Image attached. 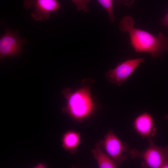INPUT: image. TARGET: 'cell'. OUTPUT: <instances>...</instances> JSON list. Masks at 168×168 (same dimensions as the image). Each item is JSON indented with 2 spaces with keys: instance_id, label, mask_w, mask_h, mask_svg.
<instances>
[{
  "instance_id": "obj_7",
  "label": "cell",
  "mask_w": 168,
  "mask_h": 168,
  "mask_svg": "<svg viewBox=\"0 0 168 168\" xmlns=\"http://www.w3.org/2000/svg\"><path fill=\"white\" fill-rule=\"evenodd\" d=\"M33 6L34 9L31 17L34 21H43L48 19L51 12L60 9V5L57 0H24V7L29 9Z\"/></svg>"
},
{
  "instance_id": "obj_1",
  "label": "cell",
  "mask_w": 168,
  "mask_h": 168,
  "mask_svg": "<svg viewBox=\"0 0 168 168\" xmlns=\"http://www.w3.org/2000/svg\"><path fill=\"white\" fill-rule=\"evenodd\" d=\"M134 21L129 16L123 17L119 25V30L128 33L130 44L136 53L148 52L153 58L168 51V38L160 32L156 36L146 31L134 27Z\"/></svg>"
},
{
  "instance_id": "obj_16",
  "label": "cell",
  "mask_w": 168,
  "mask_h": 168,
  "mask_svg": "<svg viewBox=\"0 0 168 168\" xmlns=\"http://www.w3.org/2000/svg\"><path fill=\"white\" fill-rule=\"evenodd\" d=\"M168 168V162L165 164L163 167L162 168Z\"/></svg>"
},
{
  "instance_id": "obj_9",
  "label": "cell",
  "mask_w": 168,
  "mask_h": 168,
  "mask_svg": "<svg viewBox=\"0 0 168 168\" xmlns=\"http://www.w3.org/2000/svg\"><path fill=\"white\" fill-rule=\"evenodd\" d=\"M62 147L72 154H75L81 142L80 133L73 130H68L64 133L61 139Z\"/></svg>"
},
{
  "instance_id": "obj_2",
  "label": "cell",
  "mask_w": 168,
  "mask_h": 168,
  "mask_svg": "<svg viewBox=\"0 0 168 168\" xmlns=\"http://www.w3.org/2000/svg\"><path fill=\"white\" fill-rule=\"evenodd\" d=\"M91 82L74 92L69 88H64L62 92L67 101L62 112L74 120L83 122L91 117L96 110V105L91 93Z\"/></svg>"
},
{
  "instance_id": "obj_11",
  "label": "cell",
  "mask_w": 168,
  "mask_h": 168,
  "mask_svg": "<svg viewBox=\"0 0 168 168\" xmlns=\"http://www.w3.org/2000/svg\"><path fill=\"white\" fill-rule=\"evenodd\" d=\"M97 0L107 11L110 22L113 23L115 20V17L113 11V0Z\"/></svg>"
},
{
  "instance_id": "obj_15",
  "label": "cell",
  "mask_w": 168,
  "mask_h": 168,
  "mask_svg": "<svg viewBox=\"0 0 168 168\" xmlns=\"http://www.w3.org/2000/svg\"><path fill=\"white\" fill-rule=\"evenodd\" d=\"M47 166L46 164L44 163L41 162L37 164L35 166L34 168H46Z\"/></svg>"
},
{
  "instance_id": "obj_14",
  "label": "cell",
  "mask_w": 168,
  "mask_h": 168,
  "mask_svg": "<svg viewBox=\"0 0 168 168\" xmlns=\"http://www.w3.org/2000/svg\"><path fill=\"white\" fill-rule=\"evenodd\" d=\"M162 23L168 28V12L162 19Z\"/></svg>"
},
{
  "instance_id": "obj_4",
  "label": "cell",
  "mask_w": 168,
  "mask_h": 168,
  "mask_svg": "<svg viewBox=\"0 0 168 168\" xmlns=\"http://www.w3.org/2000/svg\"><path fill=\"white\" fill-rule=\"evenodd\" d=\"M5 29L4 34L0 37V59L19 55L23 46L27 43L25 38L20 35L17 29L12 30L9 28L4 21H1Z\"/></svg>"
},
{
  "instance_id": "obj_12",
  "label": "cell",
  "mask_w": 168,
  "mask_h": 168,
  "mask_svg": "<svg viewBox=\"0 0 168 168\" xmlns=\"http://www.w3.org/2000/svg\"><path fill=\"white\" fill-rule=\"evenodd\" d=\"M75 4L77 10L86 12L88 10V5L92 0H71Z\"/></svg>"
},
{
  "instance_id": "obj_10",
  "label": "cell",
  "mask_w": 168,
  "mask_h": 168,
  "mask_svg": "<svg viewBox=\"0 0 168 168\" xmlns=\"http://www.w3.org/2000/svg\"><path fill=\"white\" fill-rule=\"evenodd\" d=\"M94 158L99 168H115L117 166L106 153L103 152L100 141L96 144L95 148L91 150Z\"/></svg>"
},
{
  "instance_id": "obj_13",
  "label": "cell",
  "mask_w": 168,
  "mask_h": 168,
  "mask_svg": "<svg viewBox=\"0 0 168 168\" xmlns=\"http://www.w3.org/2000/svg\"><path fill=\"white\" fill-rule=\"evenodd\" d=\"M115 3H122L128 6H130L134 2V0H113Z\"/></svg>"
},
{
  "instance_id": "obj_6",
  "label": "cell",
  "mask_w": 168,
  "mask_h": 168,
  "mask_svg": "<svg viewBox=\"0 0 168 168\" xmlns=\"http://www.w3.org/2000/svg\"><path fill=\"white\" fill-rule=\"evenodd\" d=\"M144 58L129 59L120 62L114 69H110L106 76L109 81L119 86L126 81L140 64L144 62Z\"/></svg>"
},
{
  "instance_id": "obj_3",
  "label": "cell",
  "mask_w": 168,
  "mask_h": 168,
  "mask_svg": "<svg viewBox=\"0 0 168 168\" xmlns=\"http://www.w3.org/2000/svg\"><path fill=\"white\" fill-rule=\"evenodd\" d=\"M149 146L143 151L136 149H129L128 154L131 158H142L143 168H162L168 162V145L165 147L156 145L152 138L148 139Z\"/></svg>"
},
{
  "instance_id": "obj_5",
  "label": "cell",
  "mask_w": 168,
  "mask_h": 168,
  "mask_svg": "<svg viewBox=\"0 0 168 168\" xmlns=\"http://www.w3.org/2000/svg\"><path fill=\"white\" fill-rule=\"evenodd\" d=\"M101 146L119 167L128 159L126 154L129 150L128 145L122 142L112 130H109L104 140L99 141Z\"/></svg>"
},
{
  "instance_id": "obj_8",
  "label": "cell",
  "mask_w": 168,
  "mask_h": 168,
  "mask_svg": "<svg viewBox=\"0 0 168 168\" xmlns=\"http://www.w3.org/2000/svg\"><path fill=\"white\" fill-rule=\"evenodd\" d=\"M133 125L137 133L143 138H152L156 135L153 119L147 112L138 115L134 119Z\"/></svg>"
},
{
  "instance_id": "obj_17",
  "label": "cell",
  "mask_w": 168,
  "mask_h": 168,
  "mask_svg": "<svg viewBox=\"0 0 168 168\" xmlns=\"http://www.w3.org/2000/svg\"><path fill=\"white\" fill-rule=\"evenodd\" d=\"M165 118L166 119L168 120V114L166 115L165 117Z\"/></svg>"
}]
</instances>
